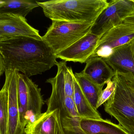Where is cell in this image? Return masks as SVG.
Masks as SVG:
<instances>
[{
	"instance_id": "6da1fadb",
	"label": "cell",
	"mask_w": 134,
	"mask_h": 134,
	"mask_svg": "<svg viewBox=\"0 0 134 134\" xmlns=\"http://www.w3.org/2000/svg\"><path fill=\"white\" fill-rule=\"evenodd\" d=\"M5 70H15L29 77L41 74L56 65L57 59L42 39L16 37L0 41Z\"/></svg>"
},
{
	"instance_id": "7a4b0ae2",
	"label": "cell",
	"mask_w": 134,
	"mask_h": 134,
	"mask_svg": "<svg viewBox=\"0 0 134 134\" xmlns=\"http://www.w3.org/2000/svg\"><path fill=\"white\" fill-rule=\"evenodd\" d=\"M52 20L94 23L108 6L107 0H52L37 1Z\"/></svg>"
},
{
	"instance_id": "3957f363",
	"label": "cell",
	"mask_w": 134,
	"mask_h": 134,
	"mask_svg": "<svg viewBox=\"0 0 134 134\" xmlns=\"http://www.w3.org/2000/svg\"><path fill=\"white\" fill-rule=\"evenodd\" d=\"M116 88L104 110L130 134H134V74L116 72Z\"/></svg>"
},
{
	"instance_id": "277c9868",
	"label": "cell",
	"mask_w": 134,
	"mask_h": 134,
	"mask_svg": "<svg viewBox=\"0 0 134 134\" xmlns=\"http://www.w3.org/2000/svg\"><path fill=\"white\" fill-rule=\"evenodd\" d=\"M93 23L52 20L42 38L56 55L90 33Z\"/></svg>"
},
{
	"instance_id": "5b68a950",
	"label": "cell",
	"mask_w": 134,
	"mask_h": 134,
	"mask_svg": "<svg viewBox=\"0 0 134 134\" xmlns=\"http://www.w3.org/2000/svg\"><path fill=\"white\" fill-rule=\"evenodd\" d=\"M66 62L62 61L56 64L57 72L55 76L47 79L46 82L52 86L51 96L47 101L46 112L57 109L60 110L61 117L64 113L65 105L69 97L73 98L75 76L71 68Z\"/></svg>"
},
{
	"instance_id": "8992f818",
	"label": "cell",
	"mask_w": 134,
	"mask_h": 134,
	"mask_svg": "<svg viewBox=\"0 0 134 134\" xmlns=\"http://www.w3.org/2000/svg\"><path fill=\"white\" fill-rule=\"evenodd\" d=\"M134 15L132 0H111L93 23L90 32L101 37L109 30L122 23L126 18Z\"/></svg>"
},
{
	"instance_id": "52a82bcc",
	"label": "cell",
	"mask_w": 134,
	"mask_h": 134,
	"mask_svg": "<svg viewBox=\"0 0 134 134\" xmlns=\"http://www.w3.org/2000/svg\"><path fill=\"white\" fill-rule=\"evenodd\" d=\"M134 38V24L124 22L109 30L100 37L92 57L106 59L115 49L130 43Z\"/></svg>"
},
{
	"instance_id": "ba28073f",
	"label": "cell",
	"mask_w": 134,
	"mask_h": 134,
	"mask_svg": "<svg viewBox=\"0 0 134 134\" xmlns=\"http://www.w3.org/2000/svg\"><path fill=\"white\" fill-rule=\"evenodd\" d=\"M4 84L7 88L8 98L7 134H24L25 130L20 120L17 94V76L19 72L5 70Z\"/></svg>"
},
{
	"instance_id": "9c48e42d",
	"label": "cell",
	"mask_w": 134,
	"mask_h": 134,
	"mask_svg": "<svg viewBox=\"0 0 134 134\" xmlns=\"http://www.w3.org/2000/svg\"><path fill=\"white\" fill-rule=\"evenodd\" d=\"M100 37L90 32L56 56L65 62L86 63L92 57Z\"/></svg>"
},
{
	"instance_id": "30bf717a",
	"label": "cell",
	"mask_w": 134,
	"mask_h": 134,
	"mask_svg": "<svg viewBox=\"0 0 134 134\" xmlns=\"http://www.w3.org/2000/svg\"><path fill=\"white\" fill-rule=\"evenodd\" d=\"M28 37L42 40L39 31L29 24L26 18L12 15H0V37L4 39Z\"/></svg>"
},
{
	"instance_id": "8fae6325",
	"label": "cell",
	"mask_w": 134,
	"mask_h": 134,
	"mask_svg": "<svg viewBox=\"0 0 134 134\" xmlns=\"http://www.w3.org/2000/svg\"><path fill=\"white\" fill-rule=\"evenodd\" d=\"M25 134H65L60 110L42 113L41 117L31 125L25 127Z\"/></svg>"
},
{
	"instance_id": "7c38bea8",
	"label": "cell",
	"mask_w": 134,
	"mask_h": 134,
	"mask_svg": "<svg viewBox=\"0 0 134 134\" xmlns=\"http://www.w3.org/2000/svg\"><path fill=\"white\" fill-rule=\"evenodd\" d=\"M82 73L95 84L104 87L107 82L112 79L115 72L103 58L91 57L86 62Z\"/></svg>"
},
{
	"instance_id": "4fadbf2b",
	"label": "cell",
	"mask_w": 134,
	"mask_h": 134,
	"mask_svg": "<svg viewBox=\"0 0 134 134\" xmlns=\"http://www.w3.org/2000/svg\"><path fill=\"white\" fill-rule=\"evenodd\" d=\"M104 60L115 72L134 74V55L130 43L115 49L111 56Z\"/></svg>"
},
{
	"instance_id": "5bb4252c",
	"label": "cell",
	"mask_w": 134,
	"mask_h": 134,
	"mask_svg": "<svg viewBox=\"0 0 134 134\" xmlns=\"http://www.w3.org/2000/svg\"><path fill=\"white\" fill-rule=\"evenodd\" d=\"M27 83L28 96L26 116V126L32 124L41 117L42 114V109L44 105L41 89L29 77L27 78Z\"/></svg>"
},
{
	"instance_id": "9a60e30c",
	"label": "cell",
	"mask_w": 134,
	"mask_h": 134,
	"mask_svg": "<svg viewBox=\"0 0 134 134\" xmlns=\"http://www.w3.org/2000/svg\"><path fill=\"white\" fill-rule=\"evenodd\" d=\"M79 125L87 134H130L119 124L110 120L80 119Z\"/></svg>"
},
{
	"instance_id": "2e32d148",
	"label": "cell",
	"mask_w": 134,
	"mask_h": 134,
	"mask_svg": "<svg viewBox=\"0 0 134 134\" xmlns=\"http://www.w3.org/2000/svg\"><path fill=\"white\" fill-rule=\"evenodd\" d=\"M73 99L78 114L81 119H102L97 110L92 106L83 94L75 77Z\"/></svg>"
},
{
	"instance_id": "e0dca14e",
	"label": "cell",
	"mask_w": 134,
	"mask_h": 134,
	"mask_svg": "<svg viewBox=\"0 0 134 134\" xmlns=\"http://www.w3.org/2000/svg\"><path fill=\"white\" fill-rule=\"evenodd\" d=\"M39 7L37 1L30 0L4 1L0 6V15L8 14L26 18L35 8Z\"/></svg>"
},
{
	"instance_id": "ac0fdd59",
	"label": "cell",
	"mask_w": 134,
	"mask_h": 134,
	"mask_svg": "<svg viewBox=\"0 0 134 134\" xmlns=\"http://www.w3.org/2000/svg\"><path fill=\"white\" fill-rule=\"evenodd\" d=\"M75 78L83 94L95 109L104 87L98 85L91 81L82 72L74 74Z\"/></svg>"
},
{
	"instance_id": "d6986e66",
	"label": "cell",
	"mask_w": 134,
	"mask_h": 134,
	"mask_svg": "<svg viewBox=\"0 0 134 134\" xmlns=\"http://www.w3.org/2000/svg\"><path fill=\"white\" fill-rule=\"evenodd\" d=\"M28 78L27 76L19 72L17 76V94L20 120L22 127L24 130L26 126V116L28 96Z\"/></svg>"
},
{
	"instance_id": "ffe728a7",
	"label": "cell",
	"mask_w": 134,
	"mask_h": 134,
	"mask_svg": "<svg viewBox=\"0 0 134 134\" xmlns=\"http://www.w3.org/2000/svg\"><path fill=\"white\" fill-rule=\"evenodd\" d=\"M8 119V93L4 84L0 90V131L1 134H7Z\"/></svg>"
},
{
	"instance_id": "44dd1931",
	"label": "cell",
	"mask_w": 134,
	"mask_h": 134,
	"mask_svg": "<svg viewBox=\"0 0 134 134\" xmlns=\"http://www.w3.org/2000/svg\"><path fill=\"white\" fill-rule=\"evenodd\" d=\"M80 119H72L68 117L61 118L64 134H87L80 127Z\"/></svg>"
},
{
	"instance_id": "7402d4cb",
	"label": "cell",
	"mask_w": 134,
	"mask_h": 134,
	"mask_svg": "<svg viewBox=\"0 0 134 134\" xmlns=\"http://www.w3.org/2000/svg\"><path fill=\"white\" fill-rule=\"evenodd\" d=\"M106 84V87L104 89L102 90L99 97L97 104V109L103 104L105 103L110 98L115 89V82L113 79L108 81Z\"/></svg>"
},
{
	"instance_id": "603a6c76",
	"label": "cell",
	"mask_w": 134,
	"mask_h": 134,
	"mask_svg": "<svg viewBox=\"0 0 134 134\" xmlns=\"http://www.w3.org/2000/svg\"><path fill=\"white\" fill-rule=\"evenodd\" d=\"M5 68L3 63V60L0 54V77L4 72Z\"/></svg>"
},
{
	"instance_id": "cb8c5ba5",
	"label": "cell",
	"mask_w": 134,
	"mask_h": 134,
	"mask_svg": "<svg viewBox=\"0 0 134 134\" xmlns=\"http://www.w3.org/2000/svg\"><path fill=\"white\" fill-rule=\"evenodd\" d=\"M124 22L134 24V15L132 16L126 18Z\"/></svg>"
},
{
	"instance_id": "d4e9b609",
	"label": "cell",
	"mask_w": 134,
	"mask_h": 134,
	"mask_svg": "<svg viewBox=\"0 0 134 134\" xmlns=\"http://www.w3.org/2000/svg\"><path fill=\"white\" fill-rule=\"evenodd\" d=\"M131 49L134 55V38L130 42Z\"/></svg>"
},
{
	"instance_id": "484cf974",
	"label": "cell",
	"mask_w": 134,
	"mask_h": 134,
	"mask_svg": "<svg viewBox=\"0 0 134 134\" xmlns=\"http://www.w3.org/2000/svg\"><path fill=\"white\" fill-rule=\"evenodd\" d=\"M4 1H0V6L1 5L4 3Z\"/></svg>"
},
{
	"instance_id": "4316f807",
	"label": "cell",
	"mask_w": 134,
	"mask_h": 134,
	"mask_svg": "<svg viewBox=\"0 0 134 134\" xmlns=\"http://www.w3.org/2000/svg\"><path fill=\"white\" fill-rule=\"evenodd\" d=\"M4 39H4L2 38V37H0V41H1V40H4Z\"/></svg>"
},
{
	"instance_id": "83f0119b",
	"label": "cell",
	"mask_w": 134,
	"mask_h": 134,
	"mask_svg": "<svg viewBox=\"0 0 134 134\" xmlns=\"http://www.w3.org/2000/svg\"><path fill=\"white\" fill-rule=\"evenodd\" d=\"M132 2H133V3L134 4V0H132Z\"/></svg>"
},
{
	"instance_id": "f1b7e54d",
	"label": "cell",
	"mask_w": 134,
	"mask_h": 134,
	"mask_svg": "<svg viewBox=\"0 0 134 134\" xmlns=\"http://www.w3.org/2000/svg\"><path fill=\"white\" fill-rule=\"evenodd\" d=\"M0 134H1V131H0Z\"/></svg>"
}]
</instances>
